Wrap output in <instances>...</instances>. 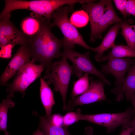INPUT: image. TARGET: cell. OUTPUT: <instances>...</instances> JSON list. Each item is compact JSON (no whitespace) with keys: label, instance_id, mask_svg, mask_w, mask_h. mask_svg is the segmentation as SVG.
<instances>
[{"label":"cell","instance_id":"obj_1","mask_svg":"<svg viewBox=\"0 0 135 135\" xmlns=\"http://www.w3.org/2000/svg\"><path fill=\"white\" fill-rule=\"evenodd\" d=\"M50 23L44 17L40 30L35 36L28 37L27 46L30 51L31 62H38L46 68L54 59L62 56L60 50L64 46L62 39L52 32Z\"/></svg>","mask_w":135,"mask_h":135},{"label":"cell","instance_id":"obj_2","mask_svg":"<svg viewBox=\"0 0 135 135\" xmlns=\"http://www.w3.org/2000/svg\"><path fill=\"white\" fill-rule=\"evenodd\" d=\"M5 6L0 14V19L11 12L19 9H26L44 17L50 23L53 13L64 5L71 6L74 0H5Z\"/></svg>","mask_w":135,"mask_h":135},{"label":"cell","instance_id":"obj_3","mask_svg":"<svg viewBox=\"0 0 135 135\" xmlns=\"http://www.w3.org/2000/svg\"><path fill=\"white\" fill-rule=\"evenodd\" d=\"M73 69V66L68 63L64 57L58 61L52 62L46 68L43 78L47 80L49 86L52 84L54 90L60 93L63 101V110H69L66 103V96L71 76Z\"/></svg>","mask_w":135,"mask_h":135},{"label":"cell","instance_id":"obj_4","mask_svg":"<svg viewBox=\"0 0 135 135\" xmlns=\"http://www.w3.org/2000/svg\"><path fill=\"white\" fill-rule=\"evenodd\" d=\"M69 7L66 6L60 7L53 14V22L50 24L51 27H58L63 35L62 39L64 46L74 49V45H80L86 50L94 52V48L89 46L85 42L78 30L71 22L68 17Z\"/></svg>","mask_w":135,"mask_h":135},{"label":"cell","instance_id":"obj_5","mask_svg":"<svg viewBox=\"0 0 135 135\" xmlns=\"http://www.w3.org/2000/svg\"><path fill=\"white\" fill-rule=\"evenodd\" d=\"M44 67L42 65L37 64L31 61L24 64L14 76L13 82L6 84V92L8 93L7 98H10L15 92L21 93L22 97L28 87L37 79L40 77Z\"/></svg>","mask_w":135,"mask_h":135},{"label":"cell","instance_id":"obj_6","mask_svg":"<svg viewBox=\"0 0 135 135\" xmlns=\"http://www.w3.org/2000/svg\"><path fill=\"white\" fill-rule=\"evenodd\" d=\"M63 48L61 56L68 59L72 62L73 69L72 75L75 74L80 78L82 76L83 73L92 74L99 77L106 84L110 85V82L106 78L105 75L92 64L90 58L89 51L82 54L67 47Z\"/></svg>","mask_w":135,"mask_h":135},{"label":"cell","instance_id":"obj_7","mask_svg":"<svg viewBox=\"0 0 135 135\" xmlns=\"http://www.w3.org/2000/svg\"><path fill=\"white\" fill-rule=\"evenodd\" d=\"M134 114V109L130 107L123 112L117 113L84 114L80 112L78 114V120L104 126L107 128V132L110 133L132 119Z\"/></svg>","mask_w":135,"mask_h":135},{"label":"cell","instance_id":"obj_8","mask_svg":"<svg viewBox=\"0 0 135 135\" xmlns=\"http://www.w3.org/2000/svg\"><path fill=\"white\" fill-rule=\"evenodd\" d=\"M10 14L0 19V47L8 44L27 46L28 38L10 21Z\"/></svg>","mask_w":135,"mask_h":135},{"label":"cell","instance_id":"obj_9","mask_svg":"<svg viewBox=\"0 0 135 135\" xmlns=\"http://www.w3.org/2000/svg\"><path fill=\"white\" fill-rule=\"evenodd\" d=\"M89 78L90 84L87 90L78 96L71 98L68 103L69 110H73L76 106L90 104L106 100L102 81L96 80L92 77Z\"/></svg>","mask_w":135,"mask_h":135},{"label":"cell","instance_id":"obj_10","mask_svg":"<svg viewBox=\"0 0 135 135\" xmlns=\"http://www.w3.org/2000/svg\"><path fill=\"white\" fill-rule=\"evenodd\" d=\"M30 52L27 46H21L11 59L0 78V84L4 86L25 64L31 61Z\"/></svg>","mask_w":135,"mask_h":135},{"label":"cell","instance_id":"obj_11","mask_svg":"<svg viewBox=\"0 0 135 135\" xmlns=\"http://www.w3.org/2000/svg\"><path fill=\"white\" fill-rule=\"evenodd\" d=\"M108 64H101L102 72L112 74L115 78L116 87L120 86L125 79L126 74L134 60L130 58H112L108 60Z\"/></svg>","mask_w":135,"mask_h":135},{"label":"cell","instance_id":"obj_12","mask_svg":"<svg viewBox=\"0 0 135 135\" xmlns=\"http://www.w3.org/2000/svg\"><path fill=\"white\" fill-rule=\"evenodd\" d=\"M108 0H101L98 2H92L82 4L83 10L88 14L90 28L91 34L90 40L94 42L98 23L102 15L106 10V6Z\"/></svg>","mask_w":135,"mask_h":135},{"label":"cell","instance_id":"obj_13","mask_svg":"<svg viewBox=\"0 0 135 135\" xmlns=\"http://www.w3.org/2000/svg\"><path fill=\"white\" fill-rule=\"evenodd\" d=\"M105 12L99 22L95 39L101 38L102 37V33L114 23L124 22L130 23V20H123L117 15L113 8L111 0H108Z\"/></svg>","mask_w":135,"mask_h":135},{"label":"cell","instance_id":"obj_14","mask_svg":"<svg viewBox=\"0 0 135 135\" xmlns=\"http://www.w3.org/2000/svg\"><path fill=\"white\" fill-rule=\"evenodd\" d=\"M134 60L122 85L119 87L114 88L110 90L116 96V100L117 101L121 100L123 98L124 94L126 96L135 92V59Z\"/></svg>","mask_w":135,"mask_h":135},{"label":"cell","instance_id":"obj_15","mask_svg":"<svg viewBox=\"0 0 135 135\" xmlns=\"http://www.w3.org/2000/svg\"><path fill=\"white\" fill-rule=\"evenodd\" d=\"M121 27V23H116L108 30L101 44L97 47L94 48V52L97 53L95 56V59L97 61L101 62L104 52L115 46V40Z\"/></svg>","mask_w":135,"mask_h":135},{"label":"cell","instance_id":"obj_16","mask_svg":"<svg viewBox=\"0 0 135 135\" xmlns=\"http://www.w3.org/2000/svg\"><path fill=\"white\" fill-rule=\"evenodd\" d=\"M33 14L32 16L24 18L21 23L22 31L28 37L33 36L40 31L44 18L35 13Z\"/></svg>","mask_w":135,"mask_h":135},{"label":"cell","instance_id":"obj_17","mask_svg":"<svg viewBox=\"0 0 135 135\" xmlns=\"http://www.w3.org/2000/svg\"><path fill=\"white\" fill-rule=\"evenodd\" d=\"M40 96L42 103L45 109L46 116L52 115V109L55 104L53 92L44 80L42 77L40 78Z\"/></svg>","mask_w":135,"mask_h":135},{"label":"cell","instance_id":"obj_18","mask_svg":"<svg viewBox=\"0 0 135 135\" xmlns=\"http://www.w3.org/2000/svg\"><path fill=\"white\" fill-rule=\"evenodd\" d=\"M40 122L39 127L45 135H71L67 127L59 126L53 124L50 117L39 116Z\"/></svg>","mask_w":135,"mask_h":135},{"label":"cell","instance_id":"obj_19","mask_svg":"<svg viewBox=\"0 0 135 135\" xmlns=\"http://www.w3.org/2000/svg\"><path fill=\"white\" fill-rule=\"evenodd\" d=\"M108 55L103 56L101 62L112 58L135 57V50L128 45H115Z\"/></svg>","mask_w":135,"mask_h":135},{"label":"cell","instance_id":"obj_20","mask_svg":"<svg viewBox=\"0 0 135 135\" xmlns=\"http://www.w3.org/2000/svg\"><path fill=\"white\" fill-rule=\"evenodd\" d=\"M15 104L10 98L4 100L0 105V130L3 131L4 135H10L7 130L8 112L10 108L14 107Z\"/></svg>","mask_w":135,"mask_h":135},{"label":"cell","instance_id":"obj_21","mask_svg":"<svg viewBox=\"0 0 135 135\" xmlns=\"http://www.w3.org/2000/svg\"><path fill=\"white\" fill-rule=\"evenodd\" d=\"M88 74L85 73L78 80L74 82L73 87L70 95L71 98L82 94L88 90L90 84Z\"/></svg>","mask_w":135,"mask_h":135},{"label":"cell","instance_id":"obj_22","mask_svg":"<svg viewBox=\"0 0 135 135\" xmlns=\"http://www.w3.org/2000/svg\"><path fill=\"white\" fill-rule=\"evenodd\" d=\"M122 32L127 45L135 50V31L132 28L134 25H130L126 22H121Z\"/></svg>","mask_w":135,"mask_h":135},{"label":"cell","instance_id":"obj_23","mask_svg":"<svg viewBox=\"0 0 135 135\" xmlns=\"http://www.w3.org/2000/svg\"><path fill=\"white\" fill-rule=\"evenodd\" d=\"M70 20L76 27L82 28L87 24L89 21V18L87 12L84 10H81L74 12Z\"/></svg>","mask_w":135,"mask_h":135},{"label":"cell","instance_id":"obj_24","mask_svg":"<svg viewBox=\"0 0 135 135\" xmlns=\"http://www.w3.org/2000/svg\"><path fill=\"white\" fill-rule=\"evenodd\" d=\"M81 112L80 110L78 109L76 112H70L65 114L64 116L63 121L64 126L68 127L76 122H78V116Z\"/></svg>","mask_w":135,"mask_h":135},{"label":"cell","instance_id":"obj_25","mask_svg":"<svg viewBox=\"0 0 135 135\" xmlns=\"http://www.w3.org/2000/svg\"><path fill=\"white\" fill-rule=\"evenodd\" d=\"M119 135H135V119L134 118L122 126Z\"/></svg>","mask_w":135,"mask_h":135},{"label":"cell","instance_id":"obj_26","mask_svg":"<svg viewBox=\"0 0 135 135\" xmlns=\"http://www.w3.org/2000/svg\"><path fill=\"white\" fill-rule=\"evenodd\" d=\"M116 6L120 12L125 19L129 14L126 10L127 0H114Z\"/></svg>","mask_w":135,"mask_h":135},{"label":"cell","instance_id":"obj_27","mask_svg":"<svg viewBox=\"0 0 135 135\" xmlns=\"http://www.w3.org/2000/svg\"><path fill=\"white\" fill-rule=\"evenodd\" d=\"M15 45L12 44H8L1 48L0 51V58H8L12 56V49Z\"/></svg>","mask_w":135,"mask_h":135},{"label":"cell","instance_id":"obj_28","mask_svg":"<svg viewBox=\"0 0 135 135\" xmlns=\"http://www.w3.org/2000/svg\"><path fill=\"white\" fill-rule=\"evenodd\" d=\"M50 119L52 123L55 125L59 126H64L63 116L59 114L52 115L50 117Z\"/></svg>","mask_w":135,"mask_h":135},{"label":"cell","instance_id":"obj_29","mask_svg":"<svg viewBox=\"0 0 135 135\" xmlns=\"http://www.w3.org/2000/svg\"><path fill=\"white\" fill-rule=\"evenodd\" d=\"M126 10L129 14L135 17V0H127Z\"/></svg>","mask_w":135,"mask_h":135},{"label":"cell","instance_id":"obj_30","mask_svg":"<svg viewBox=\"0 0 135 135\" xmlns=\"http://www.w3.org/2000/svg\"><path fill=\"white\" fill-rule=\"evenodd\" d=\"M125 96L127 100L128 101H130L133 105L134 112V118L135 119V92Z\"/></svg>","mask_w":135,"mask_h":135},{"label":"cell","instance_id":"obj_31","mask_svg":"<svg viewBox=\"0 0 135 135\" xmlns=\"http://www.w3.org/2000/svg\"><path fill=\"white\" fill-rule=\"evenodd\" d=\"M93 129L91 126L86 128L85 130L84 133L86 135H94L93 134Z\"/></svg>","mask_w":135,"mask_h":135},{"label":"cell","instance_id":"obj_32","mask_svg":"<svg viewBox=\"0 0 135 135\" xmlns=\"http://www.w3.org/2000/svg\"><path fill=\"white\" fill-rule=\"evenodd\" d=\"M33 135H45V134L39 127L37 130L33 132Z\"/></svg>","mask_w":135,"mask_h":135},{"label":"cell","instance_id":"obj_33","mask_svg":"<svg viewBox=\"0 0 135 135\" xmlns=\"http://www.w3.org/2000/svg\"><path fill=\"white\" fill-rule=\"evenodd\" d=\"M134 29L135 31V25H134Z\"/></svg>","mask_w":135,"mask_h":135}]
</instances>
